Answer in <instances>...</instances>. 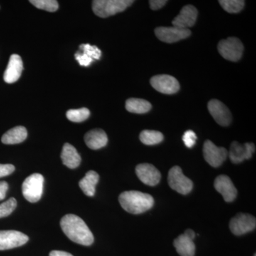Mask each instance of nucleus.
Here are the masks:
<instances>
[{"label":"nucleus","mask_w":256,"mask_h":256,"mask_svg":"<svg viewBox=\"0 0 256 256\" xmlns=\"http://www.w3.org/2000/svg\"><path fill=\"white\" fill-rule=\"evenodd\" d=\"M136 172L140 180L148 186H156L161 180L159 170L152 164L148 163L138 164L136 166Z\"/></svg>","instance_id":"4468645a"},{"label":"nucleus","mask_w":256,"mask_h":256,"mask_svg":"<svg viewBox=\"0 0 256 256\" xmlns=\"http://www.w3.org/2000/svg\"><path fill=\"white\" fill-rule=\"evenodd\" d=\"M84 140L90 149L96 150L104 148L107 144L108 139L105 131L101 129H94L85 134Z\"/></svg>","instance_id":"a211bd4d"},{"label":"nucleus","mask_w":256,"mask_h":256,"mask_svg":"<svg viewBox=\"0 0 256 256\" xmlns=\"http://www.w3.org/2000/svg\"><path fill=\"white\" fill-rule=\"evenodd\" d=\"M28 138V130L22 126H18L8 130L3 134L2 142L6 144H18Z\"/></svg>","instance_id":"412c9836"},{"label":"nucleus","mask_w":256,"mask_h":256,"mask_svg":"<svg viewBox=\"0 0 256 256\" xmlns=\"http://www.w3.org/2000/svg\"><path fill=\"white\" fill-rule=\"evenodd\" d=\"M244 45L236 37H228L222 40L218 44V50L222 56L230 62H238L242 57Z\"/></svg>","instance_id":"39448f33"},{"label":"nucleus","mask_w":256,"mask_h":256,"mask_svg":"<svg viewBox=\"0 0 256 256\" xmlns=\"http://www.w3.org/2000/svg\"><path fill=\"white\" fill-rule=\"evenodd\" d=\"M166 2H168L165 1V0H151L149 2L150 6L151 9L153 10L161 9L166 4Z\"/></svg>","instance_id":"473e14b6"},{"label":"nucleus","mask_w":256,"mask_h":256,"mask_svg":"<svg viewBox=\"0 0 256 256\" xmlns=\"http://www.w3.org/2000/svg\"><path fill=\"white\" fill-rule=\"evenodd\" d=\"M140 140L146 146H154L162 142L164 136L159 131L146 130L140 134Z\"/></svg>","instance_id":"b1692460"},{"label":"nucleus","mask_w":256,"mask_h":256,"mask_svg":"<svg viewBox=\"0 0 256 256\" xmlns=\"http://www.w3.org/2000/svg\"><path fill=\"white\" fill-rule=\"evenodd\" d=\"M198 11L195 6L192 5H186L184 6L178 15L173 20V26L181 28H192L196 22Z\"/></svg>","instance_id":"dca6fc26"},{"label":"nucleus","mask_w":256,"mask_h":256,"mask_svg":"<svg viewBox=\"0 0 256 256\" xmlns=\"http://www.w3.org/2000/svg\"><path fill=\"white\" fill-rule=\"evenodd\" d=\"M18 202L14 198H10L8 201L0 204V218L8 216L16 208Z\"/></svg>","instance_id":"cd10ccee"},{"label":"nucleus","mask_w":256,"mask_h":256,"mask_svg":"<svg viewBox=\"0 0 256 256\" xmlns=\"http://www.w3.org/2000/svg\"><path fill=\"white\" fill-rule=\"evenodd\" d=\"M23 68V62L21 57L18 54L12 55L4 74V82L8 84H13L18 82L22 73Z\"/></svg>","instance_id":"f3484780"},{"label":"nucleus","mask_w":256,"mask_h":256,"mask_svg":"<svg viewBox=\"0 0 256 256\" xmlns=\"http://www.w3.org/2000/svg\"><path fill=\"white\" fill-rule=\"evenodd\" d=\"M126 110L130 112L144 114L151 110L152 105L148 100L140 98H130L126 101Z\"/></svg>","instance_id":"5701e85b"},{"label":"nucleus","mask_w":256,"mask_h":256,"mask_svg":"<svg viewBox=\"0 0 256 256\" xmlns=\"http://www.w3.org/2000/svg\"><path fill=\"white\" fill-rule=\"evenodd\" d=\"M185 235L188 236V237L191 238L192 239H194L195 236H196V234H195L194 232L192 229H188L186 232H184Z\"/></svg>","instance_id":"c9c22d12"},{"label":"nucleus","mask_w":256,"mask_h":256,"mask_svg":"<svg viewBox=\"0 0 256 256\" xmlns=\"http://www.w3.org/2000/svg\"><path fill=\"white\" fill-rule=\"evenodd\" d=\"M98 180L99 175L97 172L95 171H89L79 182V186L86 196L92 197L95 195L96 186Z\"/></svg>","instance_id":"4be33fe9"},{"label":"nucleus","mask_w":256,"mask_h":256,"mask_svg":"<svg viewBox=\"0 0 256 256\" xmlns=\"http://www.w3.org/2000/svg\"><path fill=\"white\" fill-rule=\"evenodd\" d=\"M216 190L223 196L224 201L232 202L237 196V190L232 180L226 175H220L214 181Z\"/></svg>","instance_id":"2eb2a0df"},{"label":"nucleus","mask_w":256,"mask_h":256,"mask_svg":"<svg viewBox=\"0 0 256 256\" xmlns=\"http://www.w3.org/2000/svg\"><path fill=\"white\" fill-rule=\"evenodd\" d=\"M44 178L42 174L35 173L30 175L22 184V194L24 198L31 203L40 201L43 194Z\"/></svg>","instance_id":"20e7f679"},{"label":"nucleus","mask_w":256,"mask_h":256,"mask_svg":"<svg viewBox=\"0 0 256 256\" xmlns=\"http://www.w3.org/2000/svg\"><path fill=\"white\" fill-rule=\"evenodd\" d=\"M208 109L216 122L222 126H228L232 121L230 110L223 102L212 99L208 104Z\"/></svg>","instance_id":"f8f14e48"},{"label":"nucleus","mask_w":256,"mask_h":256,"mask_svg":"<svg viewBox=\"0 0 256 256\" xmlns=\"http://www.w3.org/2000/svg\"><path fill=\"white\" fill-rule=\"evenodd\" d=\"M15 168L12 164H0V178L8 176L14 172Z\"/></svg>","instance_id":"2f4dec72"},{"label":"nucleus","mask_w":256,"mask_h":256,"mask_svg":"<svg viewBox=\"0 0 256 256\" xmlns=\"http://www.w3.org/2000/svg\"><path fill=\"white\" fill-rule=\"evenodd\" d=\"M203 154L206 162L214 168L220 166L228 156L226 149L218 148L208 140L204 144Z\"/></svg>","instance_id":"6e6552de"},{"label":"nucleus","mask_w":256,"mask_h":256,"mask_svg":"<svg viewBox=\"0 0 256 256\" xmlns=\"http://www.w3.org/2000/svg\"><path fill=\"white\" fill-rule=\"evenodd\" d=\"M256 220L249 214H238L232 218L229 223L230 232L236 236L249 233L256 228Z\"/></svg>","instance_id":"0eeeda50"},{"label":"nucleus","mask_w":256,"mask_h":256,"mask_svg":"<svg viewBox=\"0 0 256 256\" xmlns=\"http://www.w3.org/2000/svg\"><path fill=\"white\" fill-rule=\"evenodd\" d=\"M50 256H74L69 252H62V250H53L50 254Z\"/></svg>","instance_id":"f704fd0d"},{"label":"nucleus","mask_w":256,"mask_h":256,"mask_svg":"<svg viewBox=\"0 0 256 256\" xmlns=\"http://www.w3.org/2000/svg\"><path fill=\"white\" fill-rule=\"evenodd\" d=\"M89 116H90V111L86 108L69 110L66 112L67 118L74 122H84L88 118Z\"/></svg>","instance_id":"393cba45"},{"label":"nucleus","mask_w":256,"mask_h":256,"mask_svg":"<svg viewBox=\"0 0 256 256\" xmlns=\"http://www.w3.org/2000/svg\"><path fill=\"white\" fill-rule=\"evenodd\" d=\"M168 183L170 188L181 194H188L193 188V182L183 174L178 166H173L168 174Z\"/></svg>","instance_id":"423d86ee"},{"label":"nucleus","mask_w":256,"mask_h":256,"mask_svg":"<svg viewBox=\"0 0 256 256\" xmlns=\"http://www.w3.org/2000/svg\"><path fill=\"white\" fill-rule=\"evenodd\" d=\"M154 33L160 41L170 44L184 40L191 35V31L188 28H181L176 26H160L156 28Z\"/></svg>","instance_id":"9d476101"},{"label":"nucleus","mask_w":256,"mask_h":256,"mask_svg":"<svg viewBox=\"0 0 256 256\" xmlns=\"http://www.w3.org/2000/svg\"><path fill=\"white\" fill-rule=\"evenodd\" d=\"M150 84L158 92L169 95L176 94L180 88L178 80L170 75L154 76L150 79Z\"/></svg>","instance_id":"9b49d317"},{"label":"nucleus","mask_w":256,"mask_h":256,"mask_svg":"<svg viewBox=\"0 0 256 256\" xmlns=\"http://www.w3.org/2000/svg\"><path fill=\"white\" fill-rule=\"evenodd\" d=\"M133 2L132 0H95L92 2V11L101 18H108L124 12Z\"/></svg>","instance_id":"7ed1b4c3"},{"label":"nucleus","mask_w":256,"mask_h":256,"mask_svg":"<svg viewBox=\"0 0 256 256\" xmlns=\"http://www.w3.org/2000/svg\"><path fill=\"white\" fill-rule=\"evenodd\" d=\"M75 58L82 66H88L94 62V60L90 58V57L84 54L79 53V52L76 54Z\"/></svg>","instance_id":"7c9ffc66"},{"label":"nucleus","mask_w":256,"mask_h":256,"mask_svg":"<svg viewBox=\"0 0 256 256\" xmlns=\"http://www.w3.org/2000/svg\"><path fill=\"white\" fill-rule=\"evenodd\" d=\"M63 164L70 169L78 168L82 162V158L76 148L68 143H66L63 146L60 154Z\"/></svg>","instance_id":"6ab92c4d"},{"label":"nucleus","mask_w":256,"mask_h":256,"mask_svg":"<svg viewBox=\"0 0 256 256\" xmlns=\"http://www.w3.org/2000/svg\"><path fill=\"white\" fill-rule=\"evenodd\" d=\"M64 234L70 240L82 246H90L94 242V237L88 226L78 216L66 214L60 222Z\"/></svg>","instance_id":"f257e3e1"},{"label":"nucleus","mask_w":256,"mask_h":256,"mask_svg":"<svg viewBox=\"0 0 256 256\" xmlns=\"http://www.w3.org/2000/svg\"><path fill=\"white\" fill-rule=\"evenodd\" d=\"M82 54L92 58V60H99L101 56V50L96 46H92L88 44H82L80 46Z\"/></svg>","instance_id":"c85d7f7f"},{"label":"nucleus","mask_w":256,"mask_h":256,"mask_svg":"<svg viewBox=\"0 0 256 256\" xmlns=\"http://www.w3.org/2000/svg\"><path fill=\"white\" fill-rule=\"evenodd\" d=\"M255 150L256 146L252 143L240 144L235 141L230 146L228 154L232 162L234 164H239L242 162L244 160L250 159Z\"/></svg>","instance_id":"ddd939ff"},{"label":"nucleus","mask_w":256,"mask_h":256,"mask_svg":"<svg viewBox=\"0 0 256 256\" xmlns=\"http://www.w3.org/2000/svg\"><path fill=\"white\" fill-rule=\"evenodd\" d=\"M197 137L195 132L192 130H188L184 134L182 140L185 146L188 148H193L196 142Z\"/></svg>","instance_id":"c756f323"},{"label":"nucleus","mask_w":256,"mask_h":256,"mask_svg":"<svg viewBox=\"0 0 256 256\" xmlns=\"http://www.w3.org/2000/svg\"><path fill=\"white\" fill-rule=\"evenodd\" d=\"M8 188H9V186H8V182L4 181L0 182V201L4 200L6 196Z\"/></svg>","instance_id":"72a5a7b5"},{"label":"nucleus","mask_w":256,"mask_h":256,"mask_svg":"<svg viewBox=\"0 0 256 256\" xmlns=\"http://www.w3.org/2000/svg\"><path fill=\"white\" fill-rule=\"evenodd\" d=\"M30 2L38 9L50 12H54L58 9V3L56 0H31Z\"/></svg>","instance_id":"bb28decb"},{"label":"nucleus","mask_w":256,"mask_h":256,"mask_svg":"<svg viewBox=\"0 0 256 256\" xmlns=\"http://www.w3.org/2000/svg\"><path fill=\"white\" fill-rule=\"evenodd\" d=\"M121 206L128 213L140 214L150 210L154 205L153 197L138 191H126L119 196Z\"/></svg>","instance_id":"f03ea898"},{"label":"nucleus","mask_w":256,"mask_h":256,"mask_svg":"<svg viewBox=\"0 0 256 256\" xmlns=\"http://www.w3.org/2000/svg\"><path fill=\"white\" fill-rule=\"evenodd\" d=\"M174 246L176 252L181 256H194L195 247L193 239L190 238L184 234L178 236L174 240Z\"/></svg>","instance_id":"aec40b11"},{"label":"nucleus","mask_w":256,"mask_h":256,"mask_svg":"<svg viewBox=\"0 0 256 256\" xmlns=\"http://www.w3.org/2000/svg\"><path fill=\"white\" fill-rule=\"evenodd\" d=\"M220 4L228 13H238L244 9L245 2L242 0H220Z\"/></svg>","instance_id":"a878e982"},{"label":"nucleus","mask_w":256,"mask_h":256,"mask_svg":"<svg viewBox=\"0 0 256 256\" xmlns=\"http://www.w3.org/2000/svg\"><path fill=\"white\" fill-rule=\"evenodd\" d=\"M28 240V236L18 230H0V250L22 246Z\"/></svg>","instance_id":"1a4fd4ad"}]
</instances>
